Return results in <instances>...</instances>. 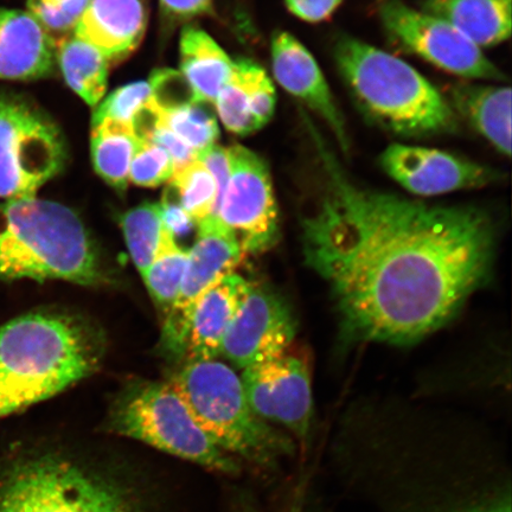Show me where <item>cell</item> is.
Masks as SVG:
<instances>
[{
	"label": "cell",
	"instance_id": "cell-11",
	"mask_svg": "<svg viewBox=\"0 0 512 512\" xmlns=\"http://www.w3.org/2000/svg\"><path fill=\"white\" fill-rule=\"evenodd\" d=\"M379 14L390 37L434 67L465 79L507 80L482 49L443 19L415 10L401 0H384Z\"/></svg>",
	"mask_w": 512,
	"mask_h": 512
},
{
	"label": "cell",
	"instance_id": "cell-33",
	"mask_svg": "<svg viewBox=\"0 0 512 512\" xmlns=\"http://www.w3.org/2000/svg\"><path fill=\"white\" fill-rule=\"evenodd\" d=\"M291 14L305 22L317 23L329 18L342 0H285Z\"/></svg>",
	"mask_w": 512,
	"mask_h": 512
},
{
	"label": "cell",
	"instance_id": "cell-19",
	"mask_svg": "<svg viewBox=\"0 0 512 512\" xmlns=\"http://www.w3.org/2000/svg\"><path fill=\"white\" fill-rule=\"evenodd\" d=\"M56 66V46L28 11L0 8V80L47 78Z\"/></svg>",
	"mask_w": 512,
	"mask_h": 512
},
{
	"label": "cell",
	"instance_id": "cell-24",
	"mask_svg": "<svg viewBox=\"0 0 512 512\" xmlns=\"http://www.w3.org/2000/svg\"><path fill=\"white\" fill-rule=\"evenodd\" d=\"M138 142L131 124L104 120L92 126L91 155L96 174L111 187L125 191Z\"/></svg>",
	"mask_w": 512,
	"mask_h": 512
},
{
	"label": "cell",
	"instance_id": "cell-3",
	"mask_svg": "<svg viewBox=\"0 0 512 512\" xmlns=\"http://www.w3.org/2000/svg\"><path fill=\"white\" fill-rule=\"evenodd\" d=\"M91 325L59 312H32L0 326V419L53 398L99 368Z\"/></svg>",
	"mask_w": 512,
	"mask_h": 512
},
{
	"label": "cell",
	"instance_id": "cell-5",
	"mask_svg": "<svg viewBox=\"0 0 512 512\" xmlns=\"http://www.w3.org/2000/svg\"><path fill=\"white\" fill-rule=\"evenodd\" d=\"M335 60L358 104L388 131L420 138L457 130L450 102L399 57L348 37L337 43Z\"/></svg>",
	"mask_w": 512,
	"mask_h": 512
},
{
	"label": "cell",
	"instance_id": "cell-23",
	"mask_svg": "<svg viewBox=\"0 0 512 512\" xmlns=\"http://www.w3.org/2000/svg\"><path fill=\"white\" fill-rule=\"evenodd\" d=\"M181 70L198 101L214 105L233 72L234 61L206 31L185 27L181 35Z\"/></svg>",
	"mask_w": 512,
	"mask_h": 512
},
{
	"label": "cell",
	"instance_id": "cell-18",
	"mask_svg": "<svg viewBox=\"0 0 512 512\" xmlns=\"http://www.w3.org/2000/svg\"><path fill=\"white\" fill-rule=\"evenodd\" d=\"M214 105L224 127L236 136L246 137L270 123L277 93L259 64L242 59L234 61L233 72Z\"/></svg>",
	"mask_w": 512,
	"mask_h": 512
},
{
	"label": "cell",
	"instance_id": "cell-32",
	"mask_svg": "<svg viewBox=\"0 0 512 512\" xmlns=\"http://www.w3.org/2000/svg\"><path fill=\"white\" fill-rule=\"evenodd\" d=\"M153 96L149 82H134L115 89L95 108L92 126L104 120L131 123L132 118Z\"/></svg>",
	"mask_w": 512,
	"mask_h": 512
},
{
	"label": "cell",
	"instance_id": "cell-26",
	"mask_svg": "<svg viewBox=\"0 0 512 512\" xmlns=\"http://www.w3.org/2000/svg\"><path fill=\"white\" fill-rule=\"evenodd\" d=\"M169 183L176 194L177 206L189 221L198 226L203 221L216 219L220 210L216 179L201 159L196 158L177 170Z\"/></svg>",
	"mask_w": 512,
	"mask_h": 512
},
{
	"label": "cell",
	"instance_id": "cell-12",
	"mask_svg": "<svg viewBox=\"0 0 512 512\" xmlns=\"http://www.w3.org/2000/svg\"><path fill=\"white\" fill-rule=\"evenodd\" d=\"M241 382L260 419L285 428L298 447L309 446L313 396L310 370L303 358L285 354L243 369Z\"/></svg>",
	"mask_w": 512,
	"mask_h": 512
},
{
	"label": "cell",
	"instance_id": "cell-1",
	"mask_svg": "<svg viewBox=\"0 0 512 512\" xmlns=\"http://www.w3.org/2000/svg\"><path fill=\"white\" fill-rule=\"evenodd\" d=\"M325 195L300 219L304 260L351 342L409 345L443 328L489 279L494 220L358 187L317 132Z\"/></svg>",
	"mask_w": 512,
	"mask_h": 512
},
{
	"label": "cell",
	"instance_id": "cell-6",
	"mask_svg": "<svg viewBox=\"0 0 512 512\" xmlns=\"http://www.w3.org/2000/svg\"><path fill=\"white\" fill-rule=\"evenodd\" d=\"M169 384L204 433L239 462L275 471L296 457V441L254 413L241 377L227 364L187 362Z\"/></svg>",
	"mask_w": 512,
	"mask_h": 512
},
{
	"label": "cell",
	"instance_id": "cell-13",
	"mask_svg": "<svg viewBox=\"0 0 512 512\" xmlns=\"http://www.w3.org/2000/svg\"><path fill=\"white\" fill-rule=\"evenodd\" d=\"M181 286L162 330V348L171 357L184 356L190 320L198 302L224 275L233 273L245 253L234 235L217 220L198 224Z\"/></svg>",
	"mask_w": 512,
	"mask_h": 512
},
{
	"label": "cell",
	"instance_id": "cell-21",
	"mask_svg": "<svg viewBox=\"0 0 512 512\" xmlns=\"http://www.w3.org/2000/svg\"><path fill=\"white\" fill-rule=\"evenodd\" d=\"M448 102L454 113L471 124L502 155H511V89L460 83Z\"/></svg>",
	"mask_w": 512,
	"mask_h": 512
},
{
	"label": "cell",
	"instance_id": "cell-14",
	"mask_svg": "<svg viewBox=\"0 0 512 512\" xmlns=\"http://www.w3.org/2000/svg\"><path fill=\"white\" fill-rule=\"evenodd\" d=\"M296 335V319L285 299L252 284L224 336L221 355L243 370L287 354Z\"/></svg>",
	"mask_w": 512,
	"mask_h": 512
},
{
	"label": "cell",
	"instance_id": "cell-16",
	"mask_svg": "<svg viewBox=\"0 0 512 512\" xmlns=\"http://www.w3.org/2000/svg\"><path fill=\"white\" fill-rule=\"evenodd\" d=\"M272 68L279 85L319 115L330 127L339 145L349 151L347 124L315 57L288 32L272 40Z\"/></svg>",
	"mask_w": 512,
	"mask_h": 512
},
{
	"label": "cell",
	"instance_id": "cell-27",
	"mask_svg": "<svg viewBox=\"0 0 512 512\" xmlns=\"http://www.w3.org/2000/svg\"><path fill=\"white\" fill-rule=\"evenodd\" d=\"M121 228L128 251L140 274L150 267L171 228L162 203H144L124 214Z\"/></svg>",
	"mask_w": 512,
	"mask_h": 512
},
{
	"label": "cell",
	"instance_id": "cell-7",
	"mask_svg": "<svg viewBox=\"0 0 512 512\" xmlns=\"http://www.w3.org/2000/svg\"><path fill=\"white\" fill-rule=\"evenodd\" d=\"M0 512H139L117 479L60 452L18 457L0 473Z\"/></svg>",
	"mask_w": 512,
	"mask_h": 512
},
{
	"label": "cell",
	"instance_id": "cell-15",
	"mask_svg": "<svg viewBox=\"0 0 512 512\" xmlns=\"http://www.w3.org/2000/svg\"><path fill=\"white\" fill-rule=\"evenodd\" d=\"M386 174L416 196H438L488 187L499 179L494 169L428 147L393 144L380 156Z\"/></svg>",
	"mask_w": 512,
	"mask_h": 512
},
{
	"label": "cell",
	"instance_id": "cell-20",
	"mask_svg": "<svg viewBox=\"0 0 512 512\" xmlns=\"http://www.w3.org/2000/svg\"><path fill=\"white\" fill-rule=\"evenodd\" d=\"M252 284L241 275H224L198 302L190 320L184 356L187 362L216 360L224 336Z\"/></svg>",
	"mask_w": 512,
	"mask_h": 512
},
{
	"label": "cell",
	"instance_id": "cell-31",
	"mask_svg": "<svg viewBox=\"0 0 512 512\" xmlns=\"http://www.w3.org/2000/svg\"><path fill=\"white\" fill-rule=\"evenodd\" d=\"M175 174V164L168 152L156 144L139 140L128 179L138 187L156 188Z\"/></svg>",
	"mask_w": 512,
	"mask_h": 512
},
{
	"label": "cell",
	"instance_id": "cell-29",
	"mask_svg": "<svg viewBox=\"0 0 512 512\" xmlns=\"http://www.w3.org/2000/svg\"><path fill=\"white\" fill-rule=\"evenodd\" d=\"M202 101L163 110V124L198 155L216 144L220 128L216 117Z\"/></svg>",
	"mask_w": 512,
	"mask_h": 512
},
{
	"label": "cell",
	"instance_id": "cell-2",
	"mask_svg": "<svg viewBox=\"0 0 512 512\" xmlns=\"http://www.w3.org/2000/svg\"><path fill=\"white\" fill-rule=\"evenodd\" d=\"M326 469L364 512H512L511 465L489 448L341 441Z\"/></svg>",
	"mask_w": 512,
	"mask_h": 512
},
{
	"label": "cell",
	"instance_id": "cell-28",
	"mask_svg": "<svg viewBox=\"0 0 512 512\" xmlns=\"http://www.w3.org/2000/svg\"><path fill=\"white\" fill-rule=\"evenodd\" d=\"M189 251L178 246L175 230L169 229L165 234L156 259L142 274L144 283L151 294L153 302L168 315L175 303L179 286H181L185 268H187Z\"/></svg>",
	"mask_w": 512,
	"mask_h": 512
},
{
	"label": "cell",
	"instance_id": "cell-34",
	"mask_svg": "<svg viewBox=\"0 0 512 512\" xmlns=\"http://www.w3.org/2000/svg\"><path fill=\"white\" fill-rule=\"evenodd\" d=\"M159 2L164 14L176 21L211 15L214 12L213 0H159Z\"/></svg>",
	"mask_w": 512,
	"mask_h": 512
},
{
	"label": "cell",
	"instance_id": "cell-10",
	"mask_svg": "<svg viewBox=\"0 0 512 512\" xmlns=\"http://www.w3.org/2000/svg\"><path fill=\"white\" fill-rule=\"evenodd\" d=\"M230 175L217 222L234 235L245 254L268 251L280 238L270 169L242 145L228 147Z\"/></svg>",
	"mask_w": 512,
	"mask_h": 512
},
{
	"label": "cell",
	"instance_id": "cell-22",
	"mask_svg": "<svg viewBox=\"0 0 512 512\" xmlns=\"http://www.w3.org/2000/svg\"><path fill=\"white\" fill-rule=\"evenodd\" d=\"M421 11L451 24L480 49L511 35V0H426Z\"/></svg>",
	"mask_w": 512,
	"mask_h": 512
},
{
	"label": "cell",
	"instance_id": "cell-17",
	"mask_svg": "<svg viewBox=\"0 0 512 512\" xmlns=\"http://www.w3.org/2000/svg\"><path fill=\"white\" fill-rule=\"evenodd\" d=\"M146 27L142 0H89L73 35L98 50L111 66L138 49Z\"/></svg>",
	"mask_w": 512,
	"mask_h": 512
},
{
	"label": "cell",
	"instance_id": "cell-25",
	"mask_svg": "<svg viewBox=\"0 0 512 512\" xmlns=\"http://www.w3.org/2000/svg\"><path fill=\"white\" fill-rule=\"evenodd\" d=\"M56 64L68 86L87 105L100 104L108 85L110 63L98 50L73 35L56 44Z\"/></svg>",
	"mask_w": 512,
	"mask_h": 512
},
{
	"label": "cell",
	"instance_id": "cell-4",
	"mask_svg": "<svg viewBox=\"0 0 512 512\" xmlns=\"http://www.w3.org/2000/svg\"><path fill=\"white\" fill-rule=\"evenodd\" d=\"M104 284L100 255L74 211L40 198L0 203V280Z\"/></svg>",
	"mask_w": 512,
	"mask_h": 512
},
{
	"label": "cell",
	"instance_id": "cell-9",
	"mask_svg": "<svg viewBox=\"0 0 512 512\" xmlns=\"http://www.w3.org/2000/svg\"><path fill=\"white\" fill-rule=\"evenodd\" d=\"M63 134L40 107L0 93V198L24 200L55 178L66 163Z\"/></svg>",
	"mask_w": 512,
	"mask_h": 512
},
{
	"label": "cell",
	"instance_id": "cell-35",
	"mask_svg": "<svg viewBox=\"0 0 512 512\" xmlns=\"http://www.w3.org/2000/svg\"><path fill=\"white\" fill-rule=\"evenodd\" d=\"M299 503L300 505H294V510L292 512H325L322 510V508L315 507V505H313L312 509L311 504L305 501V499H303V501Z\"/></svg>",
	"mask_w": 512,
	"mask_h": 512
},
{
	"label": "cell",
	"instance_id": "cell-8",
	"mask_svg": "<svg viewBox=\"0 0 512 512\" xmlns=\"http://www.w3.org/2000/svg\"><path fill=\"white\" fill-rule=\"evenodd\" d=\"M107 430L220 475H239L240 462L192 418L169 382H136L114 401Z\"/></svg>",
	"mask_w": 512,
	"mask_h": 512
},
{
	"label": "cell",
	"instance_id": "cell-30",
	"mask_svg": "<svg viewBox=\"0 0 512 512\" xmlns=\"http://www.w3.org/2000/svg\"><path fill=\"white\" fill-rule=\"evenodd\" d=\"M89 0H28V12L57 43L73 36Z\"/></svg>",
	"mask_w": 512,
	"mask_h": 512
}]
</instances>
